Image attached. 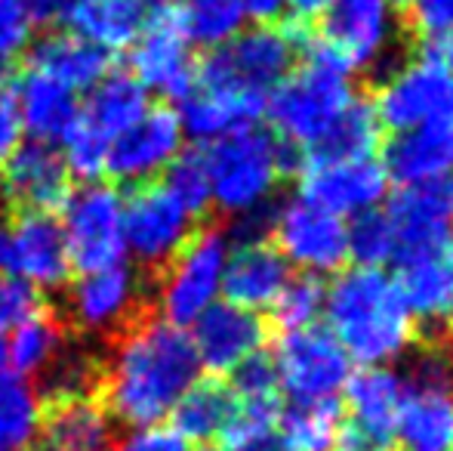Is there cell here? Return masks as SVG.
<instances>
[{"mask_svg":"<svg viewBox=\"0 0 453 451\" xmlns=\"http://www.w3.org/2000/svg\"><path fill=\"white\" fill-rule=\"evenodd\" d=\"M111 451H188V442L173 427H145L124 442H114Z\"/></svg>","mask_w":453,"mask_h":451,"instance_id":"obj_46","label":"cell"},{"mask_svg":"<svg viewBox=\"0 0 453 451\" xmlns=\"http://www.w3.org/2000/svg\"><path fill=\"white\" fill-rule=\"evenodd\" d=\"M0 192L10 205V214H50L68 205L74 192L72 170L56 145L19 143L16 152L0 164Z\"/></svg>","mask_w":453,"mask_h":451,"instance_id":"obj_17","label":"cell"},{"mask_svg":"<svg viewBox=\"0 0 453 451\" xmlns=\"http://www.w3.org/2000/svg\"><path fill=\"white\" fill-rule=\"evenodd\" d=\"M395 436L404 451H453V393L404 384Z\"/></svg>","mask_w":453,"mask_h":451,"instance_id":"obj_30","label":"cell"},{"mask_svg":"<svg viewBox=\"0 0 453 451\" xmlns=\"http://www.w3.org/2000/svg\"><path fill=\"white\" fill-rule=\"evenodd\" d=\"M287 282H290V263L269 241H257V245H238L234 253H228L219 291L232 307L259 313L272 309Z\"/></svg>","mask_w":453,"mask_h":451,"instance_id":"obj_26","label":"cell"},{"mask_svg":"<svg viewBox=\"0 0 453 451\" xmlns=\"http://www.w3.org/2000/svg\"><path fill=\"white\" fill-rule=\"evenodd\" d=\"M151 0H74L68 22L81 37L102 50H124L139 37L149 19Z\"/></svg>","mask_w":453,"mask_h":451,"instance_id":"obj_31","label":"cell"},{"mask_svg":"<svg viewBox=\"0 0 453 451\" xmlns=\"http://www.w3.org/2000/svg\"><path fill=\"white\" fill-rule=\"evenodd\" d=\"M0 272L35 288H62L72 278L65 232L50 214H6L0 226Z\"/></svg>","mask_w":453,"mask_h":451,"instance_id":"obj_14","label":"cell"},{"mask_svg":"<svg viewBox=\"0 0 453 451\" xmlns=\"http://www.w3.org/2000/svg\"><path fill=\"white\" fill-rule=\"evenodd\" d=\"M228 260V235L213 220L197 226L180 257L157 278V303L164 322L173 328L195 325L203 309L213 307L216 291L222 288V272Z\"/></svg>","mask_w":453,"mask_h":451,"instance_id":"obj_7","label":"cell"},{"mask_svg":"<svg viewBox=\"0 0 453 451\" xmlns=\"http://www.w3.org/2000/svg\"><path fill=\"white\" fill-rule=\"evenodd\" d=\"M180 124L188 130L197 143H216L241 127H253L265 114V97L263 93L247 90H226V87H201L182 99Z\"/></svg>","mask_w":453,"mask_h":451,"instance_id":"obj_27","label":"cell"},{"mask_svg":"<svg viewBox=\"0 0 453 451\" xmlns=\"http://www.w3.org/2000/svg\"><path fill=\"white\" fill-rule=\"evenodd\" d=\"M149 109V93L130 72H108L90 90L78 124L111 145L127 127H133Z\"/></svg>","mask_w":453,"mask_h":451,"instance_id":"obj_29","label":"cell"},{"mask_svg":"<svg viewBox=\"0 0 453 451\" xmlns=\"http://www.w3.org/2000/svg\"><path fill=\"white\" fill-rule=\"evenodd\" d=\"M373 109L380 127L392 136L438 121L453 124V74L423 53L382 81L373 97Z\"/></svg>","mask_w":453,"mask_h":451,"instance_id":"obj_12","label":"cell"},{"mask_svg":"<svg viewBox=\"0 0 453 451\" xmlns=\"http://www.w3.org/2000/svg\"><path fill=\"white\" fill-rule=\"evenodd\" d=\"M274 251L293 266H303L309 276L340 272L349 260V223L303 198L287 201L274 211L272 223Z\"/></svg>","mask_w":453,"mask_h":451,"instance_id":"obj_15","label":"cell"},{"mask_svg":"<svg viewBox=\"0 0 453 451\" xmlns=\"http://www.w3.org/2000/svg\"><path fill=\"white\" fill-rule=\"evenodd\" d=\"M0 205H4V192H0Z\"/></svg>","mask_w":453,"mask_h":451,"instance_id":"obj_55","label":"cell"},{"mask_svg":"<svg viewBox=\"0 0 453 451\" xmlns=\"http://www.w3.org/2000/svg\"><path fill=\"white\" fill-rule=\"evenodd\" d=\"M41 424L35 386L16 374H0V451H31Z\"/></svg>","mask_w":453,"mask_h":451,"instance_id":"obj_36","label":"cell"},{"mask_svg":"<svg viewBox=\"0 0 453 451\" xmlns=\"http://www.w3.org/2000/svg\"><path fill=\"white\" fill-rule=\"evenodd\" d=\"M232 393L241 402H259V399H278V371L269 353H253L232 371Z\"/></svg>","mask_w":453,"mask_h":451,"instance_id":"obj_42","label":"cell"},{"mask_svg":"<svg viewBox=\"0 0 453 451\" xmlns=\"http://www.w3.org/2000/svg\"><path fill=\"white\" fill-rule=\"evenodd\" d=\"M327 331L340 340L349 359L364 368H386L401 359L417 338V322L401 300L395 278L382 269H346L334 278L324 297Z\"/></svg>","mask_w":453,"mask_h":451,"instance_id":"obj_2","label":"cell"},{"mask_svg":"<svg viewBox=\"0 0 453 451\" xmlns=\"http://www.w3.org/2000/svg\"><path fill=\"white\" fill-rule=\"evenodd\" d=\"M299 198L334 217H361L386 198L388 176L376 158L358 161H311L303 158L296 170Z\"/></svg>","mask_w":453,"mask_h":451,"instance_id":"obj_16","label":"cell"},{"mask_svg":"<svg viewBox=\"0 0 453 451\" xmlns=\"http://www.w3.org/2000/svg\"><path fill=\"white\" fill-rule=\"evenodd\" d=\"M441 346L448 349V355H450V359H453V331H450V340H448V343H441Z\"/></svg>","mask_w":453,"mask_h":451,"instance_id":"obj_53","label":"cell"},{"mask_svg":"<svg viewBox=\"0 0 453 451\" xmlns=\"http://www.w3.org/2000/svg\"><path fill=\"white\" fill-rule=\"evenodd\" d=\"M234 399L232 386L222 377H203L195 380L182 399L173 405V430L185 442H210L219 439L226 424L234 415Z\"/></svg>","mask_w":453,"mask_h":451,"instance_id":"obj_32","label":"cell"},{"mask_svg":"<svg viewBox=\"0 0 453 451\" xmlns=\"http://www.w3.org/2000/svg\"><path fill=\"white\" fill-rule=\"evenodd\" d=\"M234 451H290L284 446V439L278 436V430L269 436H259V439H253V442H247V446H241V448H234Z\"/></svg>","mask_w":453,"mask_h":451,"instance_id":"obj_49","label":"cell"},{"mask_svg":"<svg viewBox=\"0 0 453 451\" xmlns=\"http://www.w3.org/2000/svg\"><path fill=\"white\" fill-rule=\"evenodd\" d=\"M182 152V124L170 105H149L142 118L127 127L111 143L102 174L111 176V186L133 189L139 183L157 180L161 170L173 164Z\"/></svg>","mask_w":453,"mask_h":451,"instance_id":"obj_18","label":"cell"},{"mask_svg":"<svg viewBox=\"0 0 453 451\" xmlns=\"http://www.w3.org/2000/svg\"><path fill=\"white\" fill-rule=\"evenodd\" d=\"M210 176V195L226 214H244L265 205L284 176L280 139L269 130L241 127L201 149Z\"/></svg>","mask_w":453,"mask_h":451,"instance_id":"obj_4","label":"cell"},{"mask_svg":"<svg viewBox=\"0 0 453 451\" xmlns=\"http://www.w3.org/2000/svg\"><path fill=\"white\" fill-rule=\"evenodd\" d=\"M342 427L340 399L315 405H290L280 408L278 436L290 451H330L336 448Z\"/></svg>","mask_w":453,"mask_h":451,"instance_id":"obj_35","label":"cell"},{"mask_svg":"<svg viewBox=\"0 0 453 451\" xmlns=\"http://www.w3.org/2000/svg\"><path fill=\"white\" fill-rule=\"evenodd\" d=\"M272 359L278 386H284L293 405L330 402L346 390V380L352 377V359L346 349L327 328L318 325L280 334Z\"/></svg>","mask_w":453,"mask_h":451,"instance_id":"obj_10","label":"cell"},{"mask_svg":"<svg viewBox=\"0 0 453 451\" xmlns=\"http://www.w3.org/2000/svg\"><path fill=\"white\" fill-rule=\"evenodd\" d=\"M444 192H448V198H450V207H453V170H450V180L444 183Z\"/></svg>","mask_w":453,"mask_h":451,"instance_id":"obj_52","label":"cell"},{"mask_svg":"<svg viewBox=\"0 0 453 451\" xmlns=\"http://www.w3.org/2000/svg\"><path fill=\"white\" fill-rule=\"evenodd\" d=\"M349 78V62L334 47L318 41V35L311 37L305 47V66L287 74L265 97V114L272 118L280 143L299 152L315 149L355 99Z\"/></svg>","mask_w":453,"mask_h":451,"instance_id":"obj_3","label":"cell"},{"mask_svg":"<svg viewBox=\"0 0 453 451\" xmlns=\"http://www.w3.org/2000/svg\"><path fill=\"white\" fill-rule=\"evenodd\" d=\"M244 16L257 19V25H274L287 10V0H238Z\"/></svg>","mask_w":453,"mask_h":451,"instance_id":"obj_47","label":"cell"},{"mask_svg":"<svg viewBox=\"0 0 453 451\" xmlns=\"http://www.w3.org/2000/svg\"><path fill=\"white\" fill-rule=\"evenodd\" d=\"M388 37H392L388 0H334L318 31V41L334 47L352 72L361 66H373L388 47Z\"/></svg>","mask_w":453,"mask_h":451,"instance_id":"obj_21","label":"cell"},{"mask_svg":"<svg viewBox=\"0 0 453 451\" xmlns=\"http://www.w3.org/2000/svg\"><path fill=\"white\" fill-rule=\"evenodd\" d=\"M407 25L426 43L453 37V0H407Z\"/></svg>","mask_w":453,"mask_h":451,"instance_id":"obj_44","label":"cell"},{"mask_svg":"<svg viewBox=\"0 0 453 451\" xmlns=\"http://www.w3.org/2000/svg\"><path fill=\"white\" fill-rule=\"evenodd\" d=\"M114 421L96 399H47L31 451H111Z\"/></svg>","mask_w":453,"mask_h":451,"instance_id":"obj_24","label":"cell"},{"mask_svg":"<svg viewBox=\"0 0 453 451\" xmlns=\"http://www.w3.org/2000/svg\"><path fill=\"white\" fill-rule=\"evenodd\" d=\"M265 338H269V325L257 313H247L232 303H213L195 322L191 343H195L197 362L207 368L210 377H222L253 353H259Z\"/></svg>","mask_w":453,"mask_h":451,"instance_id":"obj_20","label":"cell"},{"mask_svg":"<svg viewBox=\"0 0 453 451\" xmlns=\"http://www.w3.org/2000/svg\"><path fill=\"white\" fill-rule=\"evenodd\" d=\"M161 183L167 186V192L180 201V207L191 220H197V223L210 220L213 195H210V176H207V164H203L201 149L180 152Z\"/></svg>","mask_w":453,"mask_h":451,"instance_id":"obj_39","label":"cell"},{"mask_svg":"<svg viewBox=\"0 0 453 451\" xmlns=\"http://www.w3.org/2000/svg\"><path fill=\"white\" fill-rule=\"evenodd\" d=\"M130 74L142 87H157L182 103L195 90V62L188 56V35L180 0H151L149 19L130 43Z\"/></svg>","mask_w":453,"mask_h":451,"instance_id":"obj_11","label":"cell"},{"mask_svg":"<svg viewBox=\"0 0 453 451\" xmlns=\"http://www.w3.org/2000/svg\"><path fill=\"white\" fill-rule=\"evenodd\" d=\"M404 380L392 368H361L346 380V411L336 448L340 451H398V408Z\"/></svg>","mask_w":453,"mask_h":451,"instance_id":"obj_13","label":"cell"},{"mask_svg":"<svg viewBox=\"0 0 453 451\" xmlns=\"http://www.w3.org/2000/svg\"><path fill=\"white\" fill-rule=\"evenodd\" d=\"M382 145V127L376 118L373 99L355 97L346 105V112L334 121L324 139L315 149L303 152V158L311 161H358V158H373Z\"/></svg>","mask_w":453,"mask_h":451,"instance_id":"obj_33","label":"cell"},{"mask_svg":"<svg viewBox=\"0 0 453 451\" xmlns=\"http://www.w3.org/2000/svg\"><path fill=\"white\" fill-rule=\"evenodd\" d=\"M207 223V220H203ZM197 220L180 207V201L167 192L161 180L139 183L124 195V241L130 245L139 263V278L145 284L167 272V266L180 257V251L197 232Z\"/></svg>","mask_w":453,"mask_h":451,"instance_id":"obj_6","label":"cell"},{"mask_svg":"<svg viewBox=\"0 0 453 451\" xmlns=\"http://www.w3.org/2000/svg\"><path fill=\"white\" fill-rule=\"evenodd\" d=\"M386 217L395 229L398 257L429 251V247H438L453 238V207L448 192H444V183L401 186L388 201Z\"/></svg>","mask_w":453,"mask_h":451,"instance_id":"obj_22","label":"cell"},{"mask_svg":"<svg viewBox=\"0 0 453 451\" xmlns=\"http://www.w3.org/2000/svg\"><path fill=\"white\" fill-rule=\"evenodd\" d=\"M197 371L191 338L155 313L108 343L99 405L114 424L151 427L173 411Z\"/></svg>","mask_w":453,"mask_h":451,"instance_id":"obj_1","label":"cell"},{"mask_svg":"<svg viewBox=\"0 0 453 451\" xmlns=\"http://www.w3.org/2000/svg\"><path fill=\"white\" fill-rule=\"evenodd\" d=\"M426 53H429L435 62H441V66L453 74V37H444V41H438V43H429Z\"/></svg>","mask_w":453,"mask_h":451,"instance_id":"obj_50","label":"cell"},{"mask_svg":"<svg viewBox=\"0 0 453 451\" xmlns=\"http://www.w3.org/2000/svg\"><path fill=\"white\" fill-rule=\"evenodd\" d=\"M395 4H401V6H407V0H395Z\"/></svg>","mask_w":453,"mask_h":451,"instance_id":"obj_54","label":"cell"},{"mask_svg":"<svg viewBox=\"0 0 453 451\" xmlns=\"http://www.w3.org/2000/svg\"><path fill=\"white\" fill-rule=\"evenodd\" d=\"M47 307H50V300L35 284L0 272V334L25 325V322L35 319V315L43 313Z\"/></svg>","mask_w":453,"mask_h":451,"instance_id":"obj_41","label":"cell"},{"mask_svg":"<svg viewBox=\"0 0 453 451\" xmlns=\"http://www.w3.org/2000/svg\"><path fill=\"white\" fill-rule=\"evenodd\" d=\"M62 232L72 269L81 276L120 266L124 241V192L111 183H84L62 207Z\"/></svg>","mask_w":453,"mask_h":451,"instance_id":"obj_8","label":"cell"},{"mask_svg":"<svg viewBox=\"0 0 453 451\" xmlns=\"http://www.w3.org/2000/svg\"><path fill=\"white\" fill-rule=\"evenodd\" d=\"M201 451H210V448H201Z\"/></svg>","mask_w":453,"mask_h":451,"instance_id":"obj_56","label":"cell"},{"mask_svg":"<svg viewBox=\"0 0 453 451\" xmlns=\"http://www.w3.org/2000/svg\"><path fill=\"white\" fill-rule=\"evenodd\" d=\"M6 371V343L0 340V374Z\"/></svg>","mask_w":453,"mask_h":451,"instance_id":"obj_51","label":"cell"},{"mask_svg":"<svg viewBox=\"0 0 453 451\" xmlns=\"http://www.w3.org/2000/svg\"><path fill=\"white\" fill-rule=\"evenodd\" d=\"M72 325L65 322L62 309L50 303L43 313L28 319L25 325L16 328L12 343L6 346V365L16 371V377H28V374H41L47 362L59 353V346L72 338Z\"/></svg>","mask_w":453,"mask_h":451,"instance_id":"obj_34","label":"cell"},{"mask_svg":"<svg viewBox=\"0 0 453 451\" xmlns=\"http://www.w3.org/2000/svg\"><path fill=\"white\" fill-rule=\"evenodd\" d=\"M22 68L41 72L68 90H93L111 72V53L81 37L78 31H47L22 56Z\"/></svg>","mask_w":453,"mask_h":451,"instance_id":"obj_25","label":"cell"},{"mask_svg":"<svg viewBox=\"0 0 453 451\" xmlns=\"http://www.w3.org/2000/svg\"><path fill=\"white\" fill-rule=\"evenodd\" d=\"M16 87L22 127L31 133V139L47 145L65 143L81 114L74 90H68L65 84L47 78V74L31 72V68H22V74L16 72Z\"/></svg>","mask_w":453,"mask_h":451,"instance_id":"obj_28","label":"cell"},{"mask_svg":"<svg viewBox=\"0 0 453 451\" xmlns=\"http://www.w3.org/2000/svg\"><path fill=\"white\" fill-rule=\"evenodd\" d=\"M395 257H398V241L386 211H367L349 223V260H358L364 269H380Z\"/></svg>","mask_w":453,"mask_h":451,"instance_id":"obj_40","label":"cell"},{"mask_svg":"<svg viewBox=\"0 0 453 451\" xmlns=\"http://www.w3.org/2000/svg\"><path fill=\"white\" fill-rule=\"evenodd\" d=\"M330 4H334V0H287V6L293 10L290 19H299V22H309V25H311V19L324 16V12L330 10Z\"/></svg>","mask_w":453,"mask_h":451,"instance_id":"obj_48","label":"cell"},{"mask_svg":"<svg viewBox=\"0 0 453 451\" xmlns=\"http://www.w3.org/2000/svg\"><path fill=\"white\" fill-rule=\"evenodd\" d=\"M31 12L28 0H0V62L12 66L31 47Z\"/></svg>","mask_w":453,"mask_h":451,"instance_id":"obj_43","label":"cell"},{"mask_svg":"<svg viewBox=\"0 0 453 451\" xmlns=\"http://www.w3.org/2000/svg\"><path fill=\"white\" fill-rule=\"evenodd\" d=\"M299 50L280 25H257L195 62V84L269 97L293 72Z\"/></svg>","mask_w":453,"mask_h":451,"instance_id":"obj_5","label":"cell"},{"mask_svg":"<svg viewBox=\"0 0 453 451\" xmlns=\"http://www.w3.org/2000/svg\"><path fill=\"white\" fill-rule=\"evenodd\" d=\"M324 297H327V288L318 276H309V272L296 278L290 276L278 300L272 303V325L280 328V334L311 328L324 313Z\"/></svg>","mask_w":453,"mask_h":451,"instance_id":"obj_38","label":"cell"},{"mask_svg":"<svg viewBox=\"0 0 453 451\" xmlns=\"http://www.w3.org/2000/svg\"><path fill=\"white\" fill-rule=\"evenodd\" d=\"M22 136V114H19L16 68L0 66V164L16 152Z\"/></svg>","mask_w":453,"mask_h":451,"instance_id":"obj_45","label":"cell"},{"mask_svg":"<svg viewBox=\"0 0 453 451\" xmlns=\"http://www.w3.org/2000/svg\"><path fill=\"white\" fill-rule=\"evenodd\" d=\"M380 164L388 183H398V186L441 183L453 170V124L438 121V124L398 133L386 143Z\"/></svg>","mask_w":453,"mask_h":451,"instance_id":"obj_23","label":"cell"},{"mask_svg":"<svg viewBox=\"0 0 453 451\" xmlns=\"http://www.w3.org/2000/svg\"><path fill=\"white\" fill-rule=\"evenodd\" d=\"M413 322L453 331V238L438 247L398 257L395 278Z\"/></svg>","mask_w":453,"mask_h":451,"instance_id":"obj_19","label":"cell"},{"mask_svg":"<svg viewBox=\"0 0 453 451\" xmlns=\"http://www.w3.org/2000/svg\"><path fill=\"white\" fill-rule=\"evenodd\" d=\"M149 284L139 278V272H130L124 263L111 266L105 272L84 276L72 288L68 309H62L72 331L78 334H99L105 346L118 340L124 331H130L136 322L155 315V303L145 297Z\"/></svg>","mask_w":453,"mask_h":451,"instance_id":"obj_9","label":"cell"},{"mask_svg":"<svg viewBox=\"0 0 453 451\" xmlns=\"http://www.w3.org/2000/svg\"><path fill=\"white\" fill-rule=\"evenodd\" d=\"M244 10L238 0H188L182 4V25L188 41L216 50L241 35Z\"/></svg>","mask_w":453,"mask_h":451,"instance_id":"obj_37","label":"cell"}]
</instances>
